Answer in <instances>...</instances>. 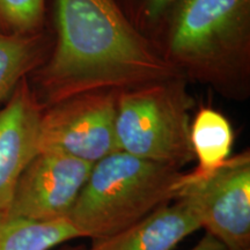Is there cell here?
Masks as SVG:
<instances>
[{
  "instance_id": "obj_1",
  "label": "cell",
  "mask_w": 250,
  "mask_h": 250,
  "mask_svg": "<svg viewBox=\"0 0 250 250\" xmlns=\"http://www.w3.org/2000/svg\"><path fill=\"white\" fill-rule=\"evenodd\" d=\"M56 42L33 74L44 107L81 93L126 90L179 77L116 0H55Z\"/></svg>"
},
{
  "instance_id": "obj_2",
  "label": "cell",
  "mask_w": 250,
  "mask_h": 250,
  "mask_svg": "<svg viewBox=\"0 0 250 250\" xmlns=\"http://www.w3.org/2000/svg\"><path fill=\"white\" fill-rule=\"evenodd\" d=\"M162 57L187 81L243 101L250 92V0H177Z\"/></svg>"
},
{
  "instance_id": "obj_3",
  "label": "cell",
  "mask_w": 250,
  "mask_h": 250,
  "mask_svg": "<svg viewBox=\"0 0 250 250\" xmlns=\"http://www.w3.org/2000/svg\"><path fill=\"white\" fill-rule=\"evenodd\" d=\"M183 171L118 151L93 165L67 220L93 241L120 234L174 201Z\"/></svg>"
},
{
  "instance_id": "obj_4",
  "label": "cell",
  "mask_w": 250,
  "mask_h": 250,
  "mask_svg": "<svg viewBox=\"0 0 250 250\" xmlns=\"http://www.w3.org/2000/svg\"><path fill=\"white\" fill-rule=\"evenodd\" d=\"M188 83L179 76L118 92L120 151L177 169L195 161L190 143L195 100Z\"/></svg>"
},
{
  "instance_id": "obj_5",
  "label": "cell",
  "mask_w": 250,
  "mask_h": 250,
  "mask_svg": "<svg viewBox=\"0 0 250 250\" xmlns=\"http://www.w3.org/2000/svg\"><path fill=\"white\" fill-rule=\"evenodd\" d=\"M175 199L228 250H250L249 151L229 156L208 176L192 179L183 173Z\"/></svg>"
},
{
  "instance_id": "obj_6",
  "label": "cell",
  "mask_w": 250,
  "mask_h": 250,
  "mask_svg": "<svg viewBox=\"0 0 250 250\" xmlns=\"http://www.w3.org/2000/svg\"><path fill=\"white\" fill-rule=\"evenodd\" d=\"M115 90L81 93L44 107L40 151L57 149L89 164L120 151Z\"/></svg>"
},
{
  "instance_id": "obj_7",
  "label": "cell",
  "mask_w": 250,
  "mask_h": 250,
  "mask_svg": "<svg viewBox=\"0 0 250 250\" xmlns=\"http://www.w3.org/2000/svg\"><path fill=\"white\" fill-rule=\"evenodd\" d=\"M93 165L57 149H41L21 174L7 211L35 220L67 219Z\"/></svg>"
},
{
  "instance_id": "obj_8",
  "label": "cell",
  "mask_w": 250,
  "mask_h": 250,
  "mask_svg": "<svg viewBox=\"0 0 250 250\" xmlns=\"http://www.w3.org/2000/svg\"><path fill=\"white\" fill-rule=\"evenodd\" d=\"M43 110L29 77L0 108V210H7L21 174L40 152Z\"/></svg>"
},
{
  "instance_id": "obj_9",
  "label": "cell",
  "mask_w": 250,
  "mask_h": 250,
  "mask_svg": "<svg viewBox=\"0 0 250 250\" xmlns=\"http://www.w3.org/2000/svg\"><path fill=\"white\" fill-rule=\"evenodd\" d=\"M198 229L201 225L191 210L174 199L120 234L93 241L89 250H173Z\"/></svg>"
},
{
  "instance_id": "obj_10",
  "label": "cell",
  "mask_w": 250,
  "mask_h": 250,
  "mask_svg": "<svg viewBox=\"0 0 250 250\" xmlns=\"http://www.w3.org/2000/svg\"><path fill=\"white\" fill-rule=\"evenodd\" d=\"M190 143L197 166L187 175L192 179L208 176L229 159L234 143L233 127L220 111L201 108L190 125Z\"/></svg>"
},
{
  "instance_id": "obj_11",
  "label": "cell",
  "mask_w": 250,
  "mask_h": 250,
  "mask_svg": "<svg viewBox=\"0 0 250 250\" xmlns=\"http://www.w3.org/2000/svg\"><path fill=\"white\" fill-rule=\"evenodd\" d=\"M80 237L67 219L35 220L0 210V250H52Z\"/></svg>"
},
{
  "instance_id": "obj_12",
  "label": "cell",
  "mask_w": 250,
  "mask_h": 250,
  "mask_svg": "<svg viewBox=\"0 0 250 250\" xmlns=\"http://www.w3.org/2000/svg\"><path fill=\"white\" fill-rule=\"evenodd\" d=\"M49 51L50 40L44 30L33 35L0 31V104L7 101L21 80L46 61Z\"/></svg>"
},
{
  "instance_id": "obj_13",
  "label": "cell",
  "mask_w": 250,
  "mask_h": 250,
  "mask_svg": "<svg viewBox=\"0 0 250 250\" xmlns=\"http://www.w3.org/2000/svg\"><path fill=\"white\" fill-rule=\"evenodd\" d=\"M46 0H0V31L33 35L43 31Z\"/></svg>"
},
{
  "instance_id": "obj_14",
  "label": "cell",
  "mask_w": 250,
  "mask_h": 250,
  "mask_svg": "<svg viewBox=\"0 0 250 250\" xmlns=\"http://www.w3.org/2000/svg\"><path fill=\"white\" fill-rule=\"evenodd\" d=\"M177 0H140L138 21L154 24L165 19Z\"/></svg>"
},
{
  "instance_id": "obj_15",
  "label": "cell",
  "mask_w": 250,
  "mask_h": 250,
  "mask_svg": "<svg viewBox=\"0 0 250 250\" xmlns=\"http://www.w3.org/2000/svg\"><path fill=\"white\" fill-rule=\"evenodd\" d=\"M189 250H228L223 242L211 234L205 233V235Z\"/></svg>"
},
{
  "instance_id": "obj_16",
  "label": "cell",
  "mask_w": 250,
  "mask_h": 250,
  "mask_svg": "<svg viewBox=\"0 0 250 250\" xmlns=\"http://www.w3.org/2000/svg\"><path fill=\"white\" fill-rule=\"evenodd\" d=\"M64 250H89V249H85V248H83V247H79V248H70V249H64Z\"/></svg>"
}]
</instances>
